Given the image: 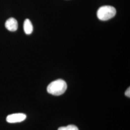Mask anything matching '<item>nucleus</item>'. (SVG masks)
<instances>
[{
    "instance_id": "nucleus-4",
    "label": "nucleus",
    "mask_w": 130,
    "mask_h": 130,
    "mask_svg": "<svg viewBox=\"0 0 130 130\" xmlns=\"http://www.w3.org/2000/svg\"><path fill=\"white\" fill-rule=\"evenodd\" d=\"M5 28L10 31H15L18 28L17 20L13 18H11L6 20L5 23Z\"/></svg>"
},
{
    "instance_id": "nucleus-5",
    "label": "nucleus",
    "mask_w": 130,
    "mask_h": 130,
    "mask_svg": "<svg viewBox=\"0 0 130 130\" xmlns=\"http://www.w3.org/2000/svg\"><path fill=\"white\" fill-rule=\"evenodd\" d=\"M23 27L24 30L26 34L29 35L32 32L33 29L32 24L28 19H26L24 21Z\"/></svg>"
},
{
    "instance_id": "nucleus-3",
    "label": "nucleus",
    "mask_w": 130,
    "mask_h": 130,
    "mask_svg": "<svg viewBox=\"0 0 130 130\" xmlns=\"http://www.w3.org/2000/svg\"><path fill=\"white\" fill-rule=\"evenodd\" d=\"M27 118L23 113H14L10 114L6 117V121L9 123H17L24 121Z\"/></svg>"
},
{
    "instance_id": "nucleus-1",
    "label": "nucleus",
    "mask_w": 130,
    "mask_h": 130,
    "mask_svg": "<svg viewBox=\"0 0 130 130\" xmlns=\"http://www.w3.org/2000/svg\"><path fill=\"white\" fill-rule=\"evenodd\" d=\"M67 89V84L63 79H58L52 82L47 88V92L54 95H60L65 93Z\"/></svg>"
},
{
    "instance_id": "nucleus-2",
    "label": "nucleus",
    "mask_w": 130,
    "mask_h": 130,
    "mask_svg": "<svg viewBox=\"0 0 130 130\" xmlns=\"http://www.w3.org/2000/svg\"><path fill=\"white\" fill-rule=\"evenodd\" d=\"M116 14V10L111 6L105 5L100 7L97 12V16L99 19L107 21L113 18Z\"/></svg>"
},
{
    "instance_id": "nucleus-6",
    "label": "nucleus",
    "mask_w": 130,
    "mask_h": 130,
    "mask_svg": "<svg viewBox=\"0 0 130 130\" xmlns=\"http://www.w3.org/2000/svg\"><path fill=\"white\" fill-rule=\"evenodd\" d=\"M58 130H79V129L74 125H69L65 127H61Z\"/></svg>"
},
{
    "instance_id": "nucleus-7",
    "label": "nucleus",
    "mask_w": 130,
    "mask_h": 130,
    "mask_svg": "<svg viewBox=\"0 0 130 130\" xmlns=\"http://www.w3.org/2000/svg\"><path fill=\"white\" fill-rule=\"evenodd\" d=\"M125 94L126 96L130 98V87H129L127 89V90L126 91L125 93Z\"/></svg>"
}]
</instances>
